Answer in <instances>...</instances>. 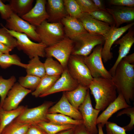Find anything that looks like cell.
I'll return each instance as SVG.
<instances>
[{"label": "cell", "instance_id": "1", "mask_svg": "<svg viewBox=\"0 0 134 134\" xmlns=\"http://www.w3.org/2000/svg\"><path fill=\"white\" fill-rule=\"evenodd\" d=\"M112 80L118 94L129 104L134 100V65L122 59L117 66Z\"/></svg>", "mask_w": 134, "mask_h": 134}, {"label": "cell", "instance_id": "2", "mask_svg": "<svg viewBox=\"0 0 134 134\" xmlns=\"http://www.w3.org/2000/svg\"><path fill=\"white\" fill-rule=\"evenodd\" d=\"M89 88L96 102L95 108L103 111L116 99V87L112 79L101 77L93 78Z\"/></svg>", "mask_w": 134, "mask_h": 134}, {"label": "cell", "instance_id": "3", "mask_svg": "<svg viewBox=\"0 0 134 134\" xmlns=\"http://www.w3.org/2000/svg\"><path fill=\"white\" fill-rule=\"evenodd\" d=\"M84 58L82 56L71 54L67 68L70 76L79 85L89 88L93 78L84 63Z\"/></svg>", "mask_w": 134, "mask_h": 134}, {"label": "cell", "instance_id": "4", "mask_svg": "<svg viewBox=\"0 0 134 134\" xmlns=\"http://www.w3.org/2000/svg\"><path fill=\"white\" fill-rule=\"evenodd\" d=\"M36 31L41 42L47 47L56 44L65 36L61 22L50 23L45 21L36 27Z\"/></svg>", "mask_w": 134, "mask_h": 134}, {"label": "cell", "instance_id": "5", "mask_svg": "<svg viewBox=\"0 0 134 134\" xmlns=\"http://www.w3.org/2000/svg\"><path fill=\"white\" fill-rule=\"evenodd\" d=\"M6 29L16 39V47L19 50L22 51L30 59L37 56L42 58L45 57V50L47 46L45 44L42 42L36 43L33 41L24 34Z\"/></svg>", "mask_w": 134, "mask_h": 134}, {"label": "cell", "instance_id": "6", "mask_svg": "<svg viewBox=\"0 0 134 134\" xmlns=\"http://www.w3.org/2000/svg\"><path fill=\"white\" fill-rule=\"evenodd\" d=\"M105 38L102 35L87 32L80 35L74 41L72 55L83 57L89 55L96 46L104 44Z\"/></svg>", "mask_w": 134, "mask_h": 134}, {"label": "cell", "instance_id": "7", "mask_svg": "<svg viewBox=\"0 0 134 134\" xmlns=\"http://www.w3.org/2000/svg\"><path fill=\"white\" fill-rule=\"evenodd\" d=\"M74 45L73 41L65 36L58 43L46 48L45 57L55 58L65 69L67 68Z\"/></svg>", "mask_w": 134, "mask_h": 134}, {"label": "cell", "instance_id": "8", "mask_svg": "<svg viewBox=\"0 0 134 134\" xmlns=\"http://www.w3.org/2000/svg\"><path fill=\"white\" fill-rule=\"evenodd\" d=\"M102 45L96 46L89 55L84 57V61L93 78L101 77L112 79V76L106 69L103 62L101 55Z\"/></svg>", "mask_w": 134, "mask_h": 134}, {"label": "cell", "instance_id": "9", "mask_svg": "<svg viewBox=\"0 0 134 134\" xmlns=\"http://www.w3.org/2000/svg\"><path fill=\"white\" fill-rule=\"evenodd\" d=\"M54 103L53 102L48 101L36 107H27L15 119L20 122L30 125L49 122L47 115L49 109Z\"/></svg>", "mask_w": 134, "mask_h": 134}, {"label": "cell", "instance_id": "10", "mask_svg": "<svg viewBox=\"0 0 134 134\" xmlns=\"http://www.w3.org/2000/svg\"><path fill=\"white\" fill-rule=\"evenodd\" d=\"M78 109L82 116L83 124L86 129L91 134H97L96 122L100 111L93 107L89 89L84 101Z\"/></svg>", "mask_w": 134, "mask_h": 134}, {"label": "cell", "instance_id": "11", "mask_svg": "<svg viewBox=\"0 0 134 134\" xmlns=\"http://www.w3.org/2000/svg\"><path fill=\"white\" fill-rule=\"evenodd\" d=\"M6 22L5 27L7 29L24 34L30 39L38 42H41L36 31V27L31 24L13 12Z\"/></svg>", "mask_w": 134, "mask_h": 134}, {"label": "cell", "instance_id": "12", "mask_svg": "<svg viewBox=\"0 0 134 134\" xmlns=\"http://www.w3.org/2000/svg\"><path fill=\"white\" fill-rule=\"evenodd\" d=\"M134 24V23L133 22L120 27H113L112 28L105 37L104 45L102 50V57L104 63H106L113 58V53L111 51L112 45Z\"/></svg>", "mask_w": 134, "mask_h": 134}, {"label": "cell", "instance_id": "13", "mask_svg": "<svg viewBox=\"0 0 134 134\" xmlns=\"http://www.w3.org/2000/svg\"><path fill=\"white\" fill-rule=\"evenodd\" d=\"M32 92L16 82L8 93L1 108L7 111L17 108L25 97Z\"/></svg>", "mask_w": 134, "mask_h": 134}, {"label": "cell", "instance_id": "14", "mask_svg": "<svg viewBox=\"0 0 134 134\" xmlns=\"http://www.w3.org/2000/svg\"><path fill=\"white\" fill-rule=\"evenodd\" d=\"M77 19L88 33L101 35L105 38L112 27L108 24L94 18L88 13H82Z\"/></svg>", "mask_w": 134, "mask_h": 134}, {"label": "cell", "instance_id": "15", "mask_svg": "<svg viewBox=\"0 0 134 134\" xmlns=\"http://www.w3.org/2000/svg\"><path fill=\"white\" fill-rule=\"evenodd\" d=\"M61 75L52 87L39 97H44L60 92L71 91L76 88L79 85L70 76L67 68Z\"/></svg>", "mask_w": 134, "mask_h": 134}, {"label": "cell", "instance_id": "16", "mask_svg": "<svg viewBox=\"0 0 134 134\" xmlns=\"http://www.w3.org/2000/svg\"><path fill=\"white\" fill-rule=\"evenodd\" d=\"M46 0H36L34 6L21 18L32 25L37 27L47 20L49 16L46 9Z\"/></svg>", "mask_w": 134, "mask_h": 134}, {"label": "cell", "instance_id": "17", "mask_svg": "<svg viewBox=\"0 0 134 134\" xmlns=\"http://www.w3.org/2000/svg\"><path fill=\"white\" fill-rule=\"evenodd\" d=\"M48 113H60L75 120H82L80 112L69 102L65 96L64 92L57 102L49 108Z\"/></svg>", "mask_w": 134, "mask_h": 134}, {"label": "cell", "instance_id": "18", "mask_svg": "<svg viewBox=\"0 0 134 134\" xmlns=\"http://www.w3.org/2000/svg\"><path fill=\"white\" fill-rule=\"evenodd\" d=\"M131 28L127 33L114 43L119 45V47L118 57L113 66L109 71L112 76L114 74L118 65L127 56L134 43V31L133 29Z\"/></svg>", "mask_w": 134, "mask_h": 134}, {"label": "cell", "instance_id": "19", "mask_svg": "<svg viewBox=\"0 0 134 134\" xmlns=\"http://www.w3.org/2000/svg\"><path fill=\"white\" fill-rule=\"evenodd\" d=\"M131 106L127 103L123 96L121 94H118L115 100L98 117L97 125L100 123L102 127H103L113 114L119 110Z\"/></svg>", "mask_w": 134, "mask_h": 134}, {"label": "cell", "instance_id": "20", "mask_svg": "<svg viewBox=\"0 0 134 134\" xmlns=\"http://www.w3.org/2000/svg\"><path fill=\"white\" fill-rule=\"evenodd\" d=\"M106 10L112 16L116 27L134 20V7L116 6Z\"/></svg>", "mask_w": 134, "mask_h": 134}, {"label": "cell", "instance_id": "21", "mask_svg": "<svg viewBox=\"0 0 134 134\" xmlns=\"http://www.w3.org/2000/svg\"><path fill=\"white\" fill-rule=\"evenodd\" d=\"M46 9L49 17L47 21L50 23L61 22L67 16L63 0H48Z\"/></svg>", "mask_w": 134, "mask_h": 134}, {"label": "cell", "instance_id": "22", "mask_svg": "<svg viewBox=\"0 0 134 134\" xmlns=\"http://www.w3.org/2000/svg\"><path fill=\"white\" fill-rule=\"evenodd\" d=\"M61 22L63 26L65 36L73 41L80 35L88 32L75 18L67 16L63 19Z\"/></svg>", "mask_w": 134, "mask_h": 134}, {"label": "cell", "instance_id": "23", "mask_svg": "<svg viewBox=\"0 0 134 134\" xmlns=\"http://www.w3.org/2000/svg\"><path fill=\"white\" fill-rule=\"evenodd\" d=\"M89 88L79 85L74 89L64 92L65 96L70 103L78 109L84 101Z\"/></svg>", "mask_w": 134, "mask_h": 134}, {"label": "cell", "instance_id": "24", "mask_svg": "<svg viewBox=\"0 0 134 134\" xmlns=\"http://www.w3.org/2000/svg\"><path fill=\"white\" fill-rule=\"evenodd\" d=\"M27 107L23 105L19 106L17 108L6 110L2 108L0 109V134L4 128L20 115Z\"/></svg>", "mask_w": 134, "mask_h": 134}, {"label": "cell", "instance_id": "25", "mask_svg": "<svg viewBox=\"0 0 134 134\" xmlns=\"http://www.w3.org/2000/svg\"><path fill=\"white\" fill-rule=\"evenodd\" d=\"M27 74L31 75L41 78L46 75L44 63L37 56L30 59L26 69Z\"/></svg>", "mask_w": 134, "mask_h": 134}, {"label": "cell", "instance_id": "26", "mask_svg": "<svg viewBox=\"0 0 134 134\" xmlns=\"http://www.w3.org/2000/svg\"><path fill=\"white\" fill-rule=\"evenodd\" d=\"M33 0H11L9 1L13 12L21 17L32 8Z\"/></svg>", "mask_w": 134, "mask_h": 134}, {"label": "cell", "instance_id": "27", "mask_svg": "<svg viewBox=\"0 0 134 134\" xmlns=\"http://www.w3.org/2000/svg\"><path fill=\"white\" fill-rule=\"evenodd\" d=\"M60 76V75L50 76L46 75L41 78L38 87L32 92V95L36 98L39 97L49 89Z\"/></svg>", "mask_w": 134, "mask_h": 134}, {"label": "cell", "instance_id": "28", "mask_svg": "<svg viewBox=\"0 0 134 134\" xmlns=\"http://www.w3.org/2000/svg\"><path fill=\"white\" fill-rule=\"evenodd\" d=\"M46 117L49 122L59 125H77L83 123L82 120H75L60 113H48Z\"/></svg>", "mask_w": 134, "mask_h": 134}, {"label": "cell", "instance_id": "29", "mask_svg": "<svg viewBox=\"0 0 134 134\" xmlns=\"http://www.w3.org/2000/svg\"><path fill=\"white\" fill-rule=\"evenodd\" d=\"M12 65H15L26 69L27 64L21 62L19 57L16 54H2L0 56V67L5 69Z\"/></svg>", "mask_w": 134, "mask_h": 134}, {"label": "cell", "instance_id": "30", "mask_svg": "<svg viewBox=\"0 0 134 134\" xmlns=\"http://www.w3.org/2000/svg\"><path fill=\"white\" fill-rule=\"evenodd\" d=\"M44 63L46 75L49 76L60 75L65 69L58 61L52 57H47Z\"/></svg>", "mask_w": 134, "mask_h": 134}, {"label": "cell", "instance_id": "31", "mask_svg": "<svg viewBox=\"0 0 134 134\" xmlns=\"http://www.w3.org/2000/svg\"><path fill=\"white\" fill-rule=\"evenodd\" d=\"M30 125L20 122L15 119L4 128L0 134H25Z\"/></svg>", "mask_w": 134, "mask_h": 134}, {"label": "cell", "instance_id": "32", "mask_svg": "<svg viewBox=\"0 0 134 134\" xmlns=\"http://www.w3.org/2000/svg\"><path fill=\"white\" fill-rule=\"evenodd\" d=\"M48 134H57L63 131L74 128L76 125H61L49 122H45L37 124Z\"/></svg>", "mask_w": 134, "mask_h": 134}, {"label": "cell", "instance_id": "33", "mask_svg": "<svg viewBox=\"0 0 134 134\" xmlns=\"http://www.w3.org/2000/svg\"><path fill=\"white\" fill-rule=\"evenodd\" d=\"M16 78L14 76L7 79L0 76V102L1 107L8 93L16 83Z\"/></svg>", "mask_w": 134, "mask_h": 134}, {"label": "cell", "instance_id": "34", "mask_svg": "<svg viewBox=\"0 0 134 134\" xmlns=\"http://www.w3.org/2000/svg\"><path fill=\"white\" fill-rule=\"evenodd\" d=\"M41 78L30 75L19 78L18 83L23 87L34 91L37 88L40 81Z\"/></svg>", "mask_w": 134, "mask_h": 134}, {"label": "cell", "instance_id": "35", "mask_svg": "<svg viewBox=\"0 0 134 134\" xmlns=\"http://www.w3.org/2000/svg\"><path fill=\"white\" fill-rule=\"evenodd\" d=\"M63 1L68 15L77 19L78 18L82 12L76 0H63Z\"/></svg>", "mask_w": 134, "mask_h": 134}, {"label": "cell", "instance_id": "36", "mask_svg": "<svg viewBox=\"0 0 134 134\" xmlns=\"http://www.w3.org/2000/svg\"><path fill=\"white\" fill-rule=\"evenodd\" d=\"M88 13L96 19L108 24L111 27H115L112 16L106 10L97 9Z\"/></svg>", "mask_w": 134, "mask_h": 134}, {"label": "cell", "instance_id": "37", "mask_svg": "<svg viewBox=\"0 0 134 134\" xmlns=\"http://www.w3.org/2000/svg\"><path fill=\"white\" fill-rule=\"evenodd\" d=\"M0 28V42L13 49L16 47V39L9 33L3 25Z\"/></svg>", "mask_w": 134, "mask_h": 134}, {"label": "cell", "instance_id": "38", "mask_svg": "<svg viewBox=\"0 0 134 134\" xmlns=\"http://www.w3.org/2000/svg\"><path fill=\"white\" fill-rule=\"evenodd\" d=\"M126 114L130 118V123L127 125L123 127L126 132L132 130L134 127V107H130L124 109L117 114V117Z\"/></svg>", "mask_w": 134, "mask_h": 134}, {"label": "cell", "instance_id": "39", "mask_svg": "<svg viewBox=\"0 0 134 134\" xmlns=\"http://www.w3.org/2000/svg\"><path fill=\"white\" fill-rule=\"evenodd\" d=\"M82 13H89L98 9L91 0H76Z\"/></svg>", "mask_w": 134, "mask_h": 134}, {"label": "cell", "instance_id": "40", "mask_svg": "<svg viewBox=\"0 0 134 134\" xmlns=\"http://www.w3.org/2000/svg\"><path fill=\"white\" fill-rule=\"evenodd\" d=\"M105 125L107 134H127L123 127L114 123L108 121Z\"/></svg>", "mask_w": 134, "mask_h": 134}, {"label": "cell", "instance_id": "41", "mask_svg": "<svg viewBox=\"0 0 134 134\" xmlns=\"http://www.w3.org/2000/svg\"><path fill=\"white\" fill-rule=\"evenodd\" d=\"M13 12L9 4H5L0 0V14L1 18L6 21L10 17Z\"/></svg>", "mask_w": 134, "mask_h": 134}, {"label": "cell", "instance_id": "42", "mask_svg": "<svg viewBox=\"0 0 134 134\" xmlns=\"http://www.w3.org/2000/svg\"><path fill=\"white\" fill-rule=\"evenodd\" d=\"M109 3L118 6L134 7V0H110Z\"/></svg>", "mask_w": 134, "mask_h": 134}, {"label": "cell", "instance_id": "43", "mask_svg": "<svg viewBox=\"0 0 134 134\" xmlns=\"http://www.w3.org/2000/svg\"><path fill=\"white\" fill-rule=\"evenodd\" d=\"M25 134H48L37 125H31Z\"/></svg>", "mask_w": 134, "mask_h": 134}, {"label": "cell", "instance_id": "44", "mask_svg": "<svg viewBox=\"0 0 134 134\" xmlns=\"http://www.w3.org/2000/svg\"><path fill=\"white\" fill-rule=\"evenodd\" d=\"M73 134H91L83 124L76 125Z\"/></svg>", "mask_w": 134, "mask_h": 134}, {"label": "cell", "instance_id": "45", "mask_svg": "<svg viewBox=\"0 0 134 134\" xmlns=\"http://www.w3.org/2000/svg\"><path fill=\"white\" fill-rule=\"evenodd\" d=\"M95 5L98 9L105 10L103 1L101 0H92Z\"/></svg>", "mask_w": 134, "mask_h": 134}, {"label": "cell", "instance_id": "46", "mask_svg": "<svg viewBox=\"0 0 134 134\" xmlns=\"http://www.w3.org/2000/svg\"><path fill=\"white\" fill-rule=\"evenodd\" d=\"M12 49L0 42V52L2 54H9Z\"/></svg>", "mask_w": 134, "mask_h": 134}, {"label": "cell", "instance_id": "47", "mask_svg": "<svg viewBox=\"0 0 134 134\" xmlns=\"http://www.w3.org/2000/svg\"><path fill=\"white\" fill-rule=\"evenodd\" d=\"M127 63L131 64L134 63V53L132 54L125 57L123 59Z\"/></svg>", "mask_w": 134, "mask_h": 134}, {"label": "cell", "instance_id": "48", "mask_svg": "<svg viewBox=\"0 0 134 134\" xmlns=\"http://www.w3.org/2000/svg\"><path fill=\"white\" fill-rule=\"evenodd\" d=\"M75 127L73 128L61 132L57 134H73Z\"/></svg>", "mask_w": 134, "mask_h": 134}, {"label": "cell", "instance_id": "49", "mask_svg": "<svg viewBox=\"0 0 134 134\" xmlns=\"http://www.w3.org/2000/svg\"><path fill=\"white\" fill-rule=\"evenodd\" d=\"M98 125V134H104L102 130V127L100 123Z\"/></svg>", "mask_w": 134, "mask_h": 134}, {"label": "cell", "instance_id": "50", "mask_svg": "<svg viewBox=\"0 0 134 134\" xmlns=\"http://www.w3.org/2000/svg\"><path fill=\"white\" fill-rule=\"evenodd\" d=\"M1 108V103L0 102V109Z\"/></svg>", "mask_w": 134, "mask_h": 134}, {"label": "cell", "instance_id": "51", "mask_svg": "<svg viewBox=\"0 0 134 134\" xmlns=\"http://www.w3.org/2000/svg\"><path fill=\"white\" fill-rule=\"evenodd\" d=\"M2 53L0 52V56L1 55Z\"/></svg>", "mask_w": 134, "mask_h": 134}, {"label": "cell", "instance_id": "52", "mask_svg": "<svg viewBox=\"0 0 134 134\" xmlns=\"http://www.w3.org/2000/svg\"><path fill=\"white\" fill-rule=\"evenodd\" d=\"M0 123H1V122H0Z\"/></svg>", "mask_w": 134, "mask_h": 134}]
</instances>
